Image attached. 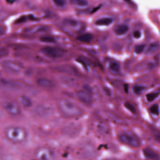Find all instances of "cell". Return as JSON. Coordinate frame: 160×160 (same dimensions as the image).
I'll list each match as a JSON object with an SVG mask.
<instances>
[{
	"mask_svg": "<svg viewBox=\"0 0 160 160\" xmlns=\"http://www.w3.org/2000/svg\"><path fill=\"white\" fill-rule=\"evenodd\" d=\"M109 69L112 72H117L120 71V65L115 62H110L109 65Z\"/></svg>",
	"mask_w": 160,
	"mask_h": 160,
	"instance_id": "e0dca14e",
	"label": "cell"
},
{
	"mask_svg": "<svg viewBox=\"0 0 160 160\" xmlns=\"http://www.w3.org/2000/svg\"><path fill=\"white\" fill-rule=\"evenodd\" d=\"M65 23L67 25H69L71 27H76L78 25V22L77 21L72 19H66L65 20Z\"/></svg>",
	"mask_w": 160,
	"mask_h": 160,
	"instance_id": "7402d4cb",
	"label": "cell"
},
{
	"mask_svg": "<svg viewBox=\"0 0 160 160\" xmlns=\"http://www.w3.org/2000/svg\"><path fill=\"white\" fill-rule=\"evenodd\" d=\"M72 2L79 7H86L89 4L88 1L86 0H73Z\"/></svg>",
	"mask_w": 160,
	"mask_h": 160,
	"instance_id": "d6986e66",
	"label": "cell"
},
{
	"mask_svg": "<svg viewBox=\"0 0 160 160\" xmlns=\"http://www.w3.org/2000/svg\"><path fill=\"white\" fill-rule=\"evenodd\" d=\"M25 19H26V18L25 17H22L17 21V23H20L22 22H24L25 21Z\"/></svg>",
	"mask_w": 160,
	"mask_h": 160,
	"instance_id": "f546056e",
	"label": "cell"
},
{
	"mask_svg": "<svg viewBox=\"0 0 160 160\" xmlns=\"http://www.w3.org/2000/svg\"><path fill=\"white\" fill-rule=\"evenodd\" d=\"M102 5H100L99 6H97V7L95 8H93V10L91 11V14H93V13H95L98 10H99L100 8L101 7Z\"/></svg>",
	"mask_w": 160,
	"mask_h": 160,
	"instance_id": "f1b7e54d",
	"label": "cell"
},
{
	"mask_svg": "<svg viewBox=\"0 0 160 160\" xmlns=\"http://www.w3.org/2000/svg\"><path fill=\"white\" fill-rule=\"evenodd\" d=\"M128 30H129V27L128 25L122 24L116 26L115 28L114 31L116 34L119 36H121L126 34L127 32H128Z\"/></svg>",
	"mask_w": 160,
	"mask_h": 160,
	"instance_id": "8fae6325",
	"label": "cell"
},
{
	"mask_svg": "<svg viewBox=\"0 0 160 160\" xmlns=\"http://www.w3.org/2000/svg\"><path fill=\"white\" fill-rule=\"evenodd\" d=\"M113 22L112 18H100L96 21L95 25L100 26H108L110 25Z\"/></svg>",
	"mask_w": 160,
	"mask_h": 160,
	"instance_id": "4fadbf2b",
	"label": "cell"
},
{
	"mask_svg": "<svg viewBox=\"0 0 160 160\" xmlns=\"http://www.w3.org/2000/svg\"><path fill=\"white\" fill-rule=\"evenodd\" d=\"M37 83L39 86L43 88H51L54 86V83L49 79L46 78H39L37 80Z\"/></svg>",
	"mask_w": 160,
	"mask_h": 160,
	"instance_id": "9c48e42d",
	"label": "cell"
},
{
	"mask_svg": "<svg viewBox=\"0 0 160 160\" xmlns=\"http://www.w3.org/2000/svg\"><path fill=\"white\" fill-rule=\"evenodd\" d=\"M34 156L35 160H55V153L48 146H41L35 149Z\"/></svg>",
	"mask_w": 160,
	"mask_h": 160,
	"instance_id": "3957f363",
	"label": "cell"
},
{
	"mask_svg": "<svg viewBox=\"0 0 160 160\" xmlns=\"http://www.w3.org/2000/svg\"><path fill=\"white\" fill-rule=\"evenodd\" d=\"M143 154L149 160H159L160 159L158 154L151 148H145Z\"/></svg>",
	"mask_w": 160,
	"mask_h": 160,
	"instance_id": "30bf717a",
	"label": "cell"
},
{
	"mask_svg": "<svg viewBox=\"0 0 160 160\" xmlns=\"http://www.w3.org/2000/svg\"><path fill=\"white\" fill-rule=\"evenodd\" d=\"M160 95L159 92H153L151 93H148L146 95V98L148 100V102H151L153 100L157 98Z\"/></svg>",
	"mask_w": 160,
	"mask_h": 160,
	"instance_id": "ac0fdd59",
	"label": "cell"
},
{
	"mask_svg": "<svg viewBox=\"0 0 160 160\" xmlns=\"http://www.w3.org/2000/svg\"><path fill=\"white\" fill-rule=\"evenodd\" d=\"M8 54V52L5 49H0V56H4Z\"/></svg>",
	"mask_w": 160,
	"mask_h": 160,
	"instance_id": "83f0119b",
	"label": "cell"
},
{
	"mask_svg": "<svg viewBox=\"0 0 160 160\" xmlns=\"http://www.w3.org/2000/svg\"><path fill=\"white\" fill-rule=\"evenodd\" d=\"M45 55L52 58H58L62 57L65 55V51L63 49L56 47L47 46L41 49Z\"/></svg>",
	"mask_w": 160,
	"mask_h": 160,
	"instance_id": "8992f818",
	"label": "cell"
},
{
	"mask_svg": "<svg viewBox=\"0 0 160 160\" xmlns=\"http://www.w3.org/2000/svg\"><path fill=\"white\" fill-rule=\"evenodd\" d=\"M58 107L61 113L66 117H78L82 114V110L78 107L67 100H59Z\"/></svg>",
	"mask_w": 160,
	"mask_h": 160,
	"instance_id": "7a4b0ae2",
	"label": "cell"
},
{
	"mask_svg": "<svg viewBox=\"0 0 160 160\" xmlns=\"http://www.w3.org/2000/svg\"><path fill=\"white\" fill-rule=\"evenodd\" d=\"M76 95L79 99L84 104L87 105L92 104V98L88 93L84 91H79L77 92Z\"/></svg>",
	"mask_w": 160,
	"mask_h": 160,
	"instance_id": "ba28073f",
	"label": "cell"
},
{
	"mask_svg": "<svg viewBox=\"0 0 160 160\" xmlns=\"http://www.w3.org/2000/svg\"><path fill=\"white\" fill-rule=\"evenodd\" d=\"M146 89V87L140 85H135L133 87V91L135 94L140 95L144 90Z\"/></svg>",
	"mask_w": 160,
	"mask_h": 160,
	"instance_id": "9a60e30c",
	"label": "cell"
},
{
	"mask_svg": "<svg viewBox=\"0 0 160 160\" xmlns=\"http://www.w3.org/2000/svg\"><path fill=\"white\" fill-rule=\"evenodd\" d=\"M150 111L153 114L158 115L159 114V107L158 104L152 105L150 108Z\"/></svg>",
	"mask_w": 160,
	"mask_h": 160,
	"instance_id": "603a6c76",
	"label": "cell"
},
{
	"mask_svg": "<svg viewBox=\"0 0 160 160\" xmlns=\"http://www.w3.org/2000/svg\"><path fill=\"white\" fill-rule=\"evenodd\" d=\"M119 140L123 143L133 147H138L140 146V140L134 133L130 131H125L120 134Z\"/></svg>",
	"mask_w": 160,
	"mask_h": 160,
	"instance_id": "5b68a950",
	"label": "cell"
},
{
	"mask_svg": "<svg viewBox=\"0 0 160 160\" xmlns=\"http://www.w3.org/2000/svg\"><path fill=\"white\" fill-rule=\"evenodd\" d=\"M53 1L56 6L60 7L65 6L66 4L65 1L63 0H55Z\"/></svg>",
	"mask_w": 160,
	"mask_h": 160,
	"instance_id": "484cf974",
	"label": "cell"
},
{
	"mask_svg": "<svg viewBox=\"0 0 160 160\" xmlns=\"http://www.w3.org/2000/svg\"><path fill=\"white\" fill-rule=\"evenodd\" d=\"M76 61L79 63H81L82 65L84 66L85 69L88 71V66L87 65V62L86 61H85L84 59H83L82 58H78L76 59Z\"/></svg>",
	"mask_w": 160,
	"mask_h": 160,
	"instance_id": "d4e9b609",
	"label": "cell"
},
{
	"mask_svg": "<svg viewBox=\"0 0 160 160\" xmlns=\"http://www.w3.org/2000/svg\"><path fill=\"white\" fill-rule=\"evenodd\" d=\"M3 134L7 141L16 146L25 144L30 138L27 129L23 126L17 124H11L5 127Z\"/></svg>",
	"mask_w": 160,
	"mask_h": 160,
	"instance_id": "6da1fadb",
	"label": "cell"
},
{
	"mask_svg": "<svg viewBox=\"0 0 160 160\" xmlns=\"http://www.w3.org/2000/svg\"><path fill=\"white\" fill-rule=\"evenodd\" d=\"M93 38V35L90 33H86V34L80 35L77 37V39L78 41L86 43H90Z\"/></svg>",
	"mask_w": 160,
	"mask_h": 160,
	"instance_id": "7c38bea8",
	"label": "cell"
},
{
	"mask_svg": "<svg viewBox=\"0 0 160 160\" xmlns=\"http://www.w3.org/2000/svg\"><path fill=\"white\" fill-rule=\"evenodd\" d=\"M128 88H129V86L128 84H126L124 85V90L126 91V93H128Z\"/></svg>",
	"mask_w": 160,
	"mask_h": 160,
	"instance_id": "4dcf8cb0",
	"label": "cell"
},
{
	"mask_svg": "<svg viewBox=\"0 0 160 160\" xmlns=\"http://www.w3.org/2000/svg\"><path fill=\"white\" fill-rule=\"evenodd\" d=\"M39 40L44 43H54L55 42V39L54 37L49 35H44L39 38Z\"/></svg>",
	"mask_w": 160,
	"mask_h": 160,
	"instance_id": "5bb4252c",
	"label": "cell"
},
{
	"mask_svg": "<svg viewBox=\"0 0 160 160\" xmlns=\"http://www.w3.org/2000/svg\"><path fill=\"white\" fill-rule=\"evenodd\" d=\"M4 68L12 73H18L23 68V65L20 62L14 60H8L3 62Z\"/></svg>",
	"mask_w": 160,
	"mask_h": 160,
	"instance_id": "52a82bcc",
	"label": "cell"
},
{
	"mask_svg": "<svg viewBox=\"0 0 160 160\" xmlns=\"http://www.w3.org/2000/svg\"><path fill=\"white\" fill-rule=\"evenodd\" d=\"M133 36L136 39H139L141 37V33L139 31H136L133 34Z\"/></svg>",
	"mask_w": 160,
	"mask_h": 160,
	"instance_id": "4316f807",
	"label": "cell"
},
{
	"mask_svg": "<svg viewBox=\"0 0 160 160\" xmlns=\"http://www.w3.org/2000/svg\"><path fill=\"white\" fill-rule=\"evenodd\" d=\"M4 110L8 115L12 117H19L22 115L20 105L15 100H7L3 104Z\"/></svg>",
	"mask_w": 160,
	"mask_h": 160,
	"instance_id": "277c9868",
	"label": "cell"
},
{
	"mask_svg": "<svg viewBox=\"0 0 160 160\" xmlns=\"http://www.w3.org/2000/svg\"><path fill=\"white\" fill-rule=\"evenodd\" d=\"M124 106L128 110L130 111L133 114H136L137 113V110L133 104L129 102H126L124 103Z\"/></svg>",
	"mask_w": 160,
	"mask_h": 160,
	"instance_id": "44dd1931",
	"label": "cell"
},
{
	"mask_svg": "<svg viewBox=\"0 0 160 160\" xmlns=\"http://www.w3.org/2000/svg\"><path fill=\"white\" fill-rule=\"evenodd\" d=\"M21 104L25 107H29L32 104V102L30 98L26 96H22L20 99Z\"/></svg>",
	"mask_w": 160,
	"mask_h": 160,
	"instance_id": "2e32d148",
	"label": "cell"
},
{
	"mask_svg": "<svg viewBox=\"0 0 160 160\" xmlns=\"http://www.w3.org/2000/svg\"><path fill=\"white\" fill-rule=\"evenodd\" d=\"M145 47L146 45L144 44L137 45L134 48V52L137 54H141L144 51Z\"/></svg>",
	"mask_w": 160,
	"mask_h": 160,
	"instance_id": "ffe728a7",
	"label": "cell"
},
{
	"mask_svg": "<svg viewBox=\"0 0 160 160\" xmlns=\"http://www.w3.org/2000/svg\"><path fill=\"white\" fill-rule=\"evenodd\" d=\"M158 48H159V44L158 43H157V42L152 43L150 45L149 47L148 48L147 53H150L154 52V51H156Z\"/></svg>",
	"mask_w": 160,
	"mask_h": 160,
	"instance_id": "cb8c5ba5",
	"label": "cell"
}]
</instances>
